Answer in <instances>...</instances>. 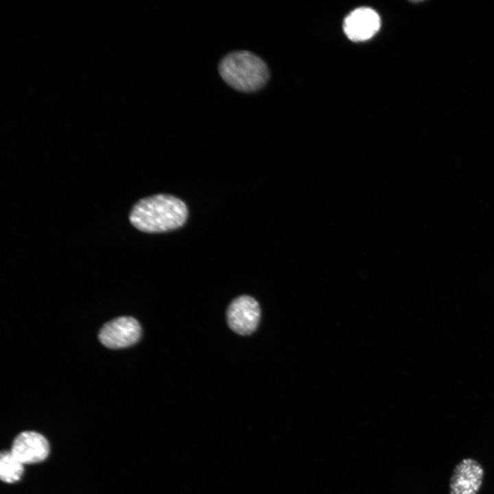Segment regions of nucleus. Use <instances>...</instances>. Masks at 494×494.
Returning <instances> with one entry per match:
<instances>
[{
  "instance_id": "5",
  "label": "nucleus",
  "mask_w": 494,
  "mask_h": 494,
  "mask_svg": "<svg viewBox=\"0 0 494 494\" xmlns=\"http://www.w3.org/2000/svg\"><path fill=\"white\" fill-rule=\"evenodd\" d=\"M230 328L239 335H249L257 328L260 308L257 301L249 296H241L229 305L226 312Z\"/></svg>"
},
{
  "instance_id": "8",
  "label": "nucleus",
  "mask_w": 494,
  "mask_h": 494,
  "mask_svg": "<svg viewBox=\"0 0 494 494\" xmlns=\"http://www.w3.org/2000/svg\"><path fill=\"white\" fill-rule=\"evenodd\" d=\"M23 471V464L11 451L3 450L1 452L0 478L3 482L13 483L19 480Z\"/></svg>"
},
{
  "instance_id": "7",
  "label": "nucleus",
  "mask_w": 494,
  "mask_h": 494,
  "mask_svg": "<svg viewBox=\"0 0 494 494\" xmlns=\"http://www.w3.org/2000/svg\"><path fill=\"white\" fill-rule=\"evenodd\" d=\"M379 14L369 8H359L345 18L343 29L347 37L355 42L365 41L372 38L379 30Z\"/></svg>"
},
{
  "instance_id": "2",
  "label": "nucleus",
  "mask_w": 494,
  "mask_h": 494,
  "mask_svg": "<svg viewBox=\"0 0 494 494\" xmlns=\"http://www.w3.org/2000/svg\"><path fill=\"white\" fill-rule=\"evenodd\" d=\"M218 71L233 89L246 93L261 90L268 83L270 72L266 62L248 51H235L220 60Z\"/></svg>"
},
{
  "instance_id": "3",
  "label": "nucleus",
  "mask_w": 494,
  "mask_h": 494,
  "mask_svg": "<svg viewBox=\"0 0 494 494\" xmlns=\"http://www.w3.org/2000/svg\"><path fill=\"white\" fill-rule=\"evenodd\" d=\"M141 335L138 321L130 316H122L105 324L99 331V339L108 348L120 349L135 344Z\"/></svg>"
},
{
  "instance_id": "6",
  "label": "nucleus",
  "mask_w": 494,
  "mask_h": 494,
  "mask_svg": "<svg viewBox=\"0 0 494 494\" xmlns=\"http://www.w3.org/2000/svg\"><path fill=\"white\" fill-rule=\"evenodd\" d=\"M10 451L23 464H34L47 458L49 445L42 434L33 431H25L14 438Z\"/></svg>"
},
{
  "instance_id": "4",
  "label": "nucleus",
  "mask_w": 494,
  "mask_h": 494,
  "mask_svg": "<svg viewBox=\"0 0 494 494\" xmlns=\"http://www.w3.org/2000/svg\"><path fill=\"white\" fill-rule=\"evenodd\" d=\"M484 476L482 465L475 459L464 458L454 468L449 482V494H478Z\"/></svg>"
},
{
  "instance_id": "1",
  "label": "nucleus",
  "mask_w": 494,
  "mask_h": 494,
  "mask_svg": "<svg viewBox=\"0 0 494 494\" xmlns=\"http://www.w3.org/2000/svg\"><path fill=\"white\" fill-rule=\"evenodd\" d=\"M187 214V207L180 199L157 194L138 201L130 211L129 220L141 231L157 233L180 227Z\"/></svg>"
}]
</instances>
